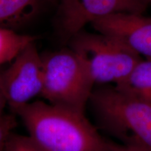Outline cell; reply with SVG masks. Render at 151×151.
<instances>
[{"label": "cell", "instance_id": "cell-1", "mask_svg": "<svg viewBox=\"0 0 151 151\" xmlns=\"http://www.w3.org/2000/svg\"><path fill=\"white\" fill-rule=\"evenodd\" d=\"M29 135L48 151H112L85 113L37 101L13 111Z\"/></svg>", "mask_w": 151, "mask_h": 151}, {"label": "cell", "instance_id": "cell-2", "mask_svg": "<svg viewBox=\"0 0 151 151\" xmlns=\"http://www.w3.org/2000/svg\"><path fill=\"white\" fill-rule=\"evenodd\" d=\"M89 104L99 129L124 146L151 150V105L115 86H98Z\"/></svg>", "mask_w": 151, "mask_h": 151}, {"label": "cell", "instance_id": "cell-3", "mask_svg": "<svg viewBox=\"0 0 151 151\" xmlns=\"http://www.w3.org/2000/svg\"><path fill=\"white\" fill-rule=\"evenodd\" d=\"M42 59L41 97L52 105L85 113L94 84L78 56L69 48L42 55Z\"/></svg>", "mask_w": 151, "mask_h": 151}, {"label": "cell", "instance_id": "cell-4", "mask_svg": "<svg viewBox=\"0 0 151 151\" xmlns=\"http://www.w3.org/2000/svg\"><path fill=\"white\" fill-rule=\"evenodd\" d=\"M69 42L94 86H117L143 58L118 39L97 32L82 30Z\"/></svg>", "mask_w": 151, "mask_h": 151}, {"label": "cell", "instance_id": "cell-5", "mask_svg": "<svg viewBox=\"0 0 151 151\" xmlns=\"http://www.w3.org/2000/svg\"><path fill=\"white\" fill-rule=\"evenodd\" d=\"M11 62L0 71V88L7 105L14 111L41 95L43 65L35 41L27 45Z\"/></svg>", "mask_w": 151, "mask_h": 151}, {"label": "cell", "instance_id": "cell-6", "mask_svg": "<svg viewBox=\"0 0 151 151\" xmlns=\"http://www.w3.org/2000/svg\"><path fill=\"white\" fill-rule=\"evenodd\" d=\"M150 6L151 0H60V35L69 41L98 18L120 13L144 14Z\"/></svg>", "mask_w": 151, "mask_h": 151}, {"label": "cell", "instance_id": "cell-7", "mask_svg": "<svg viewBox=\"0 0 151 151\" xmlns=\"http://www.w3.org/2000/svg\"><path fill=\"white\" fill-rule=\"evenodd\" d=\"M96 32L111 36L146 59H151V18L143 14L120 13L94 20Z\"/></svg>", "mask_w": 151, "mask_h": 151}, {"label": "cell", "instance_id": "cell-8", "mask_svg": "<svg viewBox=\"0 0 151 151\" xmlns=\"http://www.w3.org/2000/svg\"><path fill=\"white\" fill-rule=\"evenodd\" d=\"M42 0H0V27L15 30L32 19Z\"/></svg>", "mask_w": 151, "mask_h": 151}, {"label": "cell", "instance_id": "cell-9", "mask_svg": "<svg viewBox=\"0 0 151 151\" xmlns=\"http://www.w3.org/2000/svg\"><path fill=\"white\" fill-rule=\"evenodd\" d=\"M115 86L151 105V59L142 58L127 78Z\"/></svg>", "mask_w": 151, "mask_h": 151}, {"label": "cell", "instance_id": "cell-10", "mask_svg": "<svg viewBox=\"0 0 151 151\" xmlns=\"http://www.w3.org/2000/svg\"><path fill=\"white\" fill-rule=\"evenodd\" d=\"M36 39L35 36L22 35L15 30L0 27V66L11 62Z\"/></svg>", "mask_w": 151, "mask_h": 151}, {"label": "cell", "instance_id": "cell-11", "mask_svg": "<svg viewBox=\"0 0 151 151\" xmlns=\"http://www.w3.org/2000/svg\"><path fill=\"white\" fill-rule=\"evenodd\" d=\"M4 151H48L30 136L14 134L9 135Z\"/></svg>", "mask_w": 151, "mask_h": 151}, {"label": "cell", "instance_id": "cell-12", "mask_svg": "<svg viewBox=\"0 0 151 151\" xmlns=\"http://www.w3.org/2000/svg\"><path fill=\"white\" fill-rule=\"evenodd\" d=\"M16 126L14 117L5 114L0 117V151H4L6 142Z\"/></svg>", "mask_w": 151, "mask_h": 151}, {"label": "cell", "instance_id": "cell-13", "mask_svg": "<svg viewBox=\"0 0 151 151\" xmlns=\"http://www.w3.org/2000/svg\"><path fill=\"white\" fill-rule=\"evenodd\" d=\"M110 146L112 151H151V150H148V149L133 148V147L124 146L121 143H115L113 141H110Z\"/></svg>", "mask_w": 151, "mask_h": 151}, {"label": "cell", "instance_id": "cell-14", "mask_svg": "<svg viewBox=\"0 0 151 151\" xmlns=\"http://www.w3.org/2000/svg\"><path fill=\"white\" fill-rule=\"evenodd\" d=\"M7 105L6 101L4 96L3 92L1 91V88H0V117L3 116L4 115V111L5 106Z\"/></svg>", "mask_w": 151, "mask_h": 151}]
</instances>
